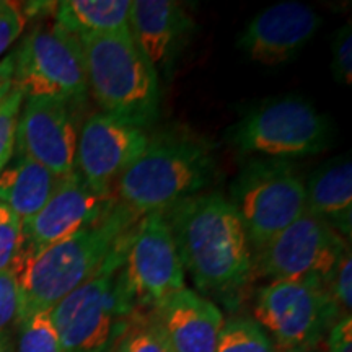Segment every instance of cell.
Instances as JSON below:
<instances>
[{
	"instance_id": "11",
	"label": "cell",
	"mask_w": 352,
	"mask_h": 352,
	"mask_svg": "<svg viewBox=\"0 0 352 352\" xmlns=\"http://www.w3.org/2000/svg\"><path fill=\"white\" fill-rule=\"evenodd\" d=\"M124 270L135 308L153 310L186 289V272L164 212L145 214L132 228Z\"/></svg>"
},
{
	"instance_id": "23",
	"label": "cell",
	"mask_w": 352,
	"mask_h": 352,
	"mask_svg": "<svg viewBox=\"0 0 352 352\" xmlns=\"http://www.w3.org/2000/svg\"><path fill=\"white\" fill-rule=\"evenodd\" d=\"M50 311H39L21 321L16 352H63Z\"/></svg>"
},
{
	"instance_id": "8",
	"label": "cell",
	"mask_w": 352,
	"mask_h": 352,
	"mask_svg": "<svg viewBox=\"0 0 352 352\" xmlns=\"http://www.w3.org/2000/svg\"><path fill=\"white\" fill-rule=\"evenodd\" d=\"M13 87L25 98L78 103L88 94L85 60L77 36L56 23H39L13 52Z\"/></svg>"
},
{
	"instance_id": "6",
	"label": "cell",
	"mask_w": 352,
	"mask_h": 352,
	"mask_svg": "<svg viewBox=\"0 0 352 352\" xmlns=\"http://www.w3.org/2000/svg\"><path fill=\"white\" fill-rule=\"evenodd\" d=\"M331 140L333 124L327 114L296 95L263 101L230 131V142L240 153L276 160L316 155Z\"/></svg>"
},
{
	"instance_id": "31",
	"label": "cell",
	"mask_w": 352,
	"mask_h": 352,
	"mask_svg": "<svg viewBox=\"0 0 352 352\" xmlns=\"http://www.w3.org/2000/svg\"><path fill=\"white\" fill-rule=\"evenodd\" d=\"M13 67H15V60H13V54L0 63V98L10 94L13 88Z\"/></svg>"
},
{
	"instance_id": "29",
	"label": "cell",
	"mask_w": 352,
	"mask_h": 352,
	"mask_svg": "<svg viewBox=\"0 0 352 352\" xmlns=\"http://www.w3.org/2000/svg\"><path fill=\"white\" fill-rule=\"evenodd\" d=\"M26 19L15 2L0 0V56L21 36Z\"/></svg>"
},
{
	"instance_id": "10",
	"label": "cell",
	"mask_w": 352,
	"mask_h": 352,
	"mask_svg": "<svg viewBox=\"0 0 352 352\" xmlns=\"http://www.w3.org/2000/svg\"><path fill=\"white\" fill-rule=\"evenodd\" d=\"M347 250L334 228L307 210L300 219L252 253L253 274L277 280H323Z\"/></svg>"
},
{
	"instance_id": "2",
	"label": "cell",
	"mask_w": 352,
	"mask_h": 352,
	"mask_svg": "<svg viewBox=\"0 0 352 352\" xmlns=\"http://www.w3.org/2000/svg\"><path fill=\"white\" fill-rule=\"evenodd\" d=\"M138 215L116 202L103 220L41 250L21 248L13 271L21 297L20 323L50 311L87 283L134 226Z\"/></svg>"
},
{
	"instance_id": "27",
	"label": "cell",
	"mask_w": 352,
	"mask_h": 352,
	"mask_svg": "<svg viewBox=\"0 0 352 352\" xmlns=\"http://www.w3.org/2000/svg\"><path fill=\"white\" fill-rule=\"evenodd\" d=\"M328 289L336 302L340 311H347L351 315L352 305V258L349 248L346 250L344 254L340 258L336 267H334L331 276L328 279Z\"/></svg>"
},
{
	"instance_id": "26",
	"label": "cell",
	"mask_w": 352,
	"mask_h": 352,
	"mask_svg": "<svg viewBox=\"0 0 352 352\" xmlns=\"http://www.w3.org/2000/svg\"><path fill=\"white\" fill-rule=\"evenodd\" d=\"M331 72L342 85L352 83V30L351 21L338 30L331 43Z\"/></svg>"
},
{
	"instance_id": "32",
	"label": "cell",
	"mask_w": 352,
	"mask_h": 352,
	"mask_svg": "<svg viewBox=\"0 0 352 352\" xmlns=\"http://www.w3.org/2000/svg\"><path fill=\"white\" fill-rule=\"evenodd\" d=\"M0 352H10V349H8V342L3 334H0Z\"/></svg>"
},
{
	"instance_id": "17",
	"label": "cell",
	"mask_w": 352,
	"mask_h": 352,
	"mask_svg": "<svg viewBox=\"0 0 352 352\" xmlns=\"http://www.w3.org/2000/svg\"><path fill=\"white\" fill-rule=\"evenodd\" d=\"M153 315L173 352H215L223 316L209 298L183 289Z\"/></svg>"
},
{
	"instance_id": "14",
	"label": "cell",
	"mask_w": 352,
	"mask_h": 352,
	"mask_svg": "<svg viewBox=\"0 0 352 352\" xmlns=\"http://www.w3.org/2000/svg\"><path fill=\"white\" fill-rule=\"evenodd\" d=\"M111 191L90 186L77 171L65 176L39 212L23 223V246L41 250L94 227L111 212Z\"/></svg>"
},
{
	"instance_id": "15",
	"label": "cell",
	"mask_w": 352,
	"mask_h": 352,
	"mask_svg": "<svg viewBox=\"0 0 352 352\" xmlns=\"http://www.w3.org/2000/svg\"><path fill=\"white\" fill-rule=\"evenodd\" d=\"M321 26V16L300 2H280L264 8L245 26L236 46L263 65L296 59Z\"/></svg>"
},
{
	"instance_id": "9",
	"label": "cell",
	"mask_w": 352,
	"mask_h": 352,
	"mask_svg": "<svg viewBox=\"0 0 352 352\" xmlns=\"http://www.w3.org/2000/svg\"><path fill=\"white\" fill-rule=\"evenodd\" d=\"M340 308L323 280H277L258 292L254 316L285 351L314 349L336 323Z\"/></svg>"
},
{
	"instance_id": "21",
	"label": "cell",
	"mask_w": 352,
	"mask_h": 352,
	"mask_svg": "<svg viewBox=\"0 0 352 352\" xmlns=\"http://www.w3.org/2000/svg\"><path fill=\"white\" fill-rule=\"evenodd\" d=\"M109 352H173L153 315V310L135 308L126 328L116 338Z\"/></svg>"
},
{
	"instance_id": "3",
	"label": "cell",
	"mask_w": 352,
	"mask_h": 352,
	"mask_svg": "<svg viewBox=\"0 0 352 352\" xmlns=\"http://www.w3.org/2000/svg\"><path fill=\"white\" fill-rule=\"evenodd\" d=\"M212 148L201 139L162 132L148 139L144 152L116 182L118 204L134 215L164 212L201 195L212 183Z\"/></svg>"
},
{
	"instance_id": "13",
	"label": "cell",
	"mask_w": 352,
	"mask_h": 352,
	"mask_svg": "<svg viewBox=\"0 0 352 352\" xmlns=\"http://www.w3.org/2000/svg\"><path fill=\"white\" fill-rule=\"evenodd\" d=\"M16 127L19 155L65 178L76 171L78 131L72 103L56 98H25Z\"/></svg>"
},
{
	"instance_id": "30",
	"label": "cell",
	"mask_w": 352,
	"mask_h": 352,
	"mask_svg": "<svg viewBox=\"0 0 352 352\" xmlns=\"http://www.w3.org/2000/svg\"><path fill=\"white\" fill-rule=\"evenodd\" d=\"M327 352H352V320L351 315H342L328 333Z\"/></svg>"
},
{
	"instance_id": "18",
	"label": "cell",
	"mask_w": 352,
	"mask_h": 352,
	"mask_svg": "<svg viewBox=\"0 0 352 352\" xmlns=\"http://www.w3.org/2000/svg\"><path fill=\"white\" fill-rule=\"evenodd\" d=\"M307 210L328 222L342 239L351 236L352 164L341 157L310 175L305 183Z\"/></svg>"
},
{
	"instance_id": "20",
	"label": "cell",
	"mask_w": 352,
	"mask_h": 352,
	"mask_svg": "<svg viewBox=\"0 0 352 352\" xmlns=\"http://www.w3.org/2000/svg\"><path fill=\"white\" fill-rule=\"evenodd\" d=\"M129 8V0H64L56 3V23L77 38L124 32Z\"/></svg>"
},
{
	"instance_id": "12",
	"label": "cell",
	"mask_w": 352,
	"mask_h": 352,
	"mask_svg": "<svg viewBox=\"0 0 352 352\" xmlns=\"http://www.w3.org/2000/svg\"><path fill=\"white\" fill-rule=\"evenodd\" d=\"M148 135L142 127L95 113L83 122L77 140L76 171L100 191H111V183L144 152Z\"/></svg>"
},
{
	"instance_id": "16",
	"label": "cell",
	"mask_w": 352,
	"mask_h": 352,
	"mask_svg": "<svg viewBox=\"0 0 352 352\" xmlns=\"http://www.w3.org/2000/svg\"><path fill=\"white\" fill-rule=\"evenodd\" d=\"M127 28L142 54L158 69H168L188 43L195 21L173 0L131 2Z\"/></svg>"
},
{
	"instance_id": "28",
	"label": "cell",
	"mask_w": 352,
	"mask_h": 352,
	"mask_svg": "<svg viewBox=\"0 0 352 352\" xmlns=\"http://www.w3.org/2000/svg\"><path fill=\"white\" fill-rule=\"evenodd\" d=\"M21 297L13 270L0 272V334L13 321H20Z\"/></svg>"
},
{
	"instance_id": "5",
	"label": "cell",
	"mask_w": 352,
	"mask_h": 352,
	"mask_svg": "<svg viewBox=\"0 0 352 352\" xmlns=\"http://www.w3.org/2000/svg\"><path fill=\"white\" fill-rule=\"evenodd\" d=\"M131 232L87 283L50 311L63 352H109L126 328L135 310L124 270Z\"/></svg>"
},
{
	"instance_id": "1",
	"label": "cell",
	"mask_w": 352,
	"mask_h": 352,
	"mask_svg": "<svg viewBox=\"0 0 352 352\" xmlns=\"http://www.w3.org/2000/svg\"><path fill=\"white\" fill-rule=\"evenodd\" d=\"M184 272L202 292L230 294L253 276L252 246L232 202L197 195L164 210Z\"/></svg>"
},
{
	"instance_id": "33",
	"label": "cell",
	"mask_w": 352,
	"mask_h": 352,
	"mask_svg": "<svg viewBox=\"0 0 352 352\" xmlns=\"http://www.w3.org/2000/svg\"><path fill=\"white\" fill-rule=\"evenodd\" d=\"M289 352H324V351H316L314 347V349H297V351H289Z\"/></svg>"
},
{
	"instance_id": "7",
	"label": "cell",
	"mask_w": 352,
	"mask_h": 352,
	"mask_svg": "<svg viewBox=\"0 0 352 352\" xmlns=\"http://www.w3.org/2000/svg\"><path fill=\"white\" fill-rule=\"evenodd\" d=\"M230 202L253 253L307 212L305 182L289 162L256 160L236 176Z\"/></svg>"
},
{
	"instance_id": "25",
	"label": "cell",
	"mask_w": 352,
	"mask_h": 352,
	"mask_svg": "<svg viewBox=\"0 0 352 352\" xmlns=\"http://www.w3.org/2000/svg\"><path fill=\"white\" fill-rule=\"evenodd\" d=\"M23 248V223L10 209L0 204V272L13 270Z\"/></svg>"
},
{
	"instance_id": "22",
	"label": "cell",
	"mask_w": 352,
	"mask_h": 352,
	"mask_svg": "<svg viewBox=\"0 0 352 352\" xmlns=\"http://www.w3.org/2000/svg\"><path fill=\"white\" fill-rule=\"evenodd\" d=\"M215 352H277V349L256 321L235 318L223 323Z\"/></svg>"
},
{
	"instance_id": "4",
	"label": "cell",
	"mask_w": 352,
	"mask_h": 352,
	"mask_svg": "<svg viewBox=\"0 0 352 352\" xmlns=\"http://www.w3.org/2000/svg\"><path fill=\"white\" fill-rule=\"evenodd\" d=\"M85 60L88 91L103 111L147 129L160 109V82L129 30L78 38Z\"/></svg>"
},
{
	"instance_id": "19",
	"label": "cell",
	"mask_w": 352,
	"mask_h": 352,
	"mask_svg": "<svg viewBox=\"0 0 352 352\" xmlns=\"http://www.w3.org/2000/svg\"><path fill=\"white\" fill-rule=\"evenodd\" d=\"M63 179L32 158L19 155L0 171V204L25 223L44 208Z\"/></svg>"
},
{
	"instance_id": "24",
	"label": "cell",
	"mask_w": 352,
	"mask_h": 352,
	"mask_svg": "<svg viewBox=\"0 0 352 352\" xmlns=\"http://www.w3.org/2000/svg\"><path fill=\"white\" fill-rule=\"evenodd\" d=\"M25 96L16 87L0 98V171L12 160L16 144V127Z\"/></svg>"
}]
</instances>
